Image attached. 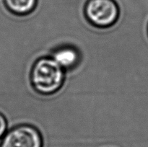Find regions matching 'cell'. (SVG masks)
<instances>
[{"instance_id": "obj_1", "label": "cell", "mask_w": 148, "mask_h": 147, "mask_svg": "<svg viewBox=\"0 0 148 147\" xmlns=\"http://www.w3.org/2000/svg\"><path fill=\"white\" fill-rule=\"evenodd\" d=\"M64 79V69L53 58H40L32 67V86L41 95H49L57 92L62 86Z\"/></svg>"}, {"instance_id": "obj_2", "label": "cell", "mask_w": 148, "mask_h": 147, "mask_svg": "<svg viewBox=\"0 0 148 147\" xmlns=\"http://www.w3.org/2000/svg\"><path fill=\"white\" fill-rule=\"evenodd\" d=\"M85 14L91 24L100 28L114 25L119 17V7L115 0H88Z\"/></svg>"}, {"instance_id": "obj_3", "label": "cell", "mask_w": 148, "mask_h": 147, "mask_svg": "<svg viewBox=\"0 0 148 147\" xmlns=\"http://www.w3.org/2000/svg\"><path fill=\"white\" fill-rule=\"evenodd\" d=\"M0 147H43V139L36 127L24 124L8 131Z\"/></svg>"}, {"instance_id": "obj_4", "label": "cell", "mask_w": 148, "mask_h": 147, "mask_svg": "<svg viewBox=\"0 0 148 147\" xmlns=\"http://www.w3.org/2000/svg\"><path fill=\"white\" fill-rule=\"evenodd\" d=\"M53 58L64 69H72L77 65L79 60L78 51L70 46H64L55 50Z\"/></svg>"}, {"instance_id": "obj_5", "label": "cell", "mask_w": 148, "mask_h": 147, "mask_svg": "<svg viewBox=\"0 0 148 147\" xmlns=\"http://www.w3.org/2000/svg\"><path fill=\"white\" fill-rule=\"evenodd\" d=\"M7 10L16 15L30 14L37 5L38 0H4Z\"/></svg>"}, {"instance_id": "obj_6", "label": "cell", "mask_w": 148, "mask_h": 147, "mask_svg": "<svg viewBox=\"0 0 148 147\" xmlns=\"http://www.w3.org/2000/svg\"><path fill=\"white\" fill-rule=\"evenodd\" d=\"M7 120L2 114L0 113V138L4 135L7 131Z\"/></svg>"}, {"instance_id": "obj_7", "label": "cell", "mask_w": 148, "mask_h": 147, "mask_svg": "<svg viewBox=\"0 0 148 147\" xmlns=\"http://www.w3.org/2000/svg\"><path fill=\"white\" fill-rule=\"evenodd\" d=\"M147 31H148V26H147Z\"/></svg>"}]
</instances>
